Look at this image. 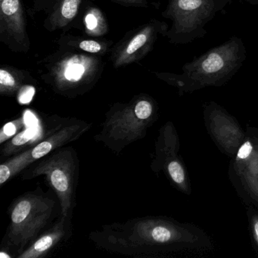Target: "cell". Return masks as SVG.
<instances>
[{
  "instance_id": "20",
  "label": "cell",
  "mask_w": 258,
  "mask_h": 258,
  "mask_svg": "<svg viewBox=\"0 0 258 258\" xmlns=\"http://www.w3.org/2000/svg\"><path fill=\"white\" fill-rule=\"evenodd\" d=\"M253 151V146L250 141H246L245 143L241 145V147L238 149L237 153V159L239 161H244L247 159Z\"/></svg>"
},
{
  "instance_id": "22",
  "label": "cell",
  "mask_w": 258,
  "mask_h": 258,
  "mask_svg": "<svg viewBox=\"0 0 258 258\" xmlns=\"http://www.w3.org/2000/svg\"><path fill=\"white\" fill-rule=\"evenodd\" d=\"M253 232L255 240L258 244V218H255L253 223Z\"/></svg>"
},
{
  "instance_id": "23",
  "label": "cell",
  "mask_w": 258,
  "mask_h": 258,
  "mask_svg": "<svg viewBox=\"0 0 258 258\" xmlns=\"http://www.w3.org/2000/svg\"><path fill=\"white\" fill-rule=\"evenodd\" d=\"M245 2L248 3L249 4L252 6H258V0H244Z\"/></svg>"
},
{
  "instance_id": "3",
  "label": "cell",
  "mask_w": 258,
  "mask_h": 258,
  "mask_svg": "<svg viewBox=\"0 0 258 258\" xmlns=\"http://www.w3.org/2000/svg\"><path fill=\"white\" fill-rule=\"evenodd\" d=\"M231 0H169L162 16L170 19L171 27L164 37L173 44H188L207 34L205 29Z\"/></svg>"
},
{
  "instance_id": "11",
  "label": "cell",
  "mask_w": 258,
  "mask_h": 258,
  "mask_svg": "<svg viewBox=\"0 0 258 258\" xmlns=\"http://www.w3.org/2000/svg\"><path fill=\"white\" fill-rule=\"evenodd\" d=\"M64 218H63L55 227L34 241V244H31L25 251L22 252L19 257L38 258L49 251L64 236Z\"/></svg>"
},
{
  "instance_id": "10",
  "label": "cell",
  "mask_w": 258,
  "mask_h": 258,
  "mask_svg": "<svg viewBox=\"0 0 258 258\" xmlns=\"http://www.w3.org/2000/svg\"><path fill=\"white\" fill-rule=\"evenodd\" d=\"M83 0H49V6L40 7L46 13L44 26L49 31L70 25L76 18Z\"/></svg>"
},
{
  "instance_id": "14",
  "label": "cell",
  "mask_w": 258,
  "mask_h": 258,
  "mask_svg": "<svg viewBox=\"0 0 258 258\" xmlns=\"http://www.w3.org/2000/svg\"><path fill=\"white\" fill-rule=\"evenodd\" d=\"M86 32L92 37H101L108 32V25L102 12L98 8H90L84 18Z\"/></svg>"
},
{
  "instance_id": "6",
  "label": "cell",
  "mask_w": 258,
  "mask_h": 258,
  "mask_svg": "<svg viewBox=\"0 0 258 258\" xmlns=\"http://www.w3.org/2000/svg\"><path fill=\"white\" fill-rule=\"evenodd\" d=\"M76 167L74 151L61 149L40 161L26 176L27 179L46 176L59 199L63 218L69 217L75 204Z\"/></svg>"
},
{
  "instance_id": "17",
  "label": "cell",
  "mask_w": 258,
  "mask_h": 258,
  "mask_svg": "<svg viewBox=\"0 0 258 258\" xmlns=\"http://www.w3.org/2000/svg\"><path fill=\"white\" fill-rule=\"evenodd\" d=\"M167 170L173 182L181 185L185 181V171L180 163L177 161H172L167 165Z\"/></svg>"
},
{
  "instance_id": "15",
  "label": "cell",
  "mask_w": 258,
  "mask_h": 258,
  "mask_svg": "<svg viewBox=\"0 0 258 258\" xmlns=\"http://www.w3.org/2000/svg\"><path fill=\"white\" fill-rule=\"evenodd\" d=\"M147 232L149 234L144 235L146 241L155 243H167L174 237L173 230L162 225L153 226L152 229H148Z\"/></svg>"
},
{
  "instance_id": "18",
  "label": "cell",
  "mask_w": 258,
  "mask_h": 258,
  "mask_svg": "<svg viewBox=\"0 0 258 258\" xmlns=\"http://www.w3.org/2000/svg\"><path fill=\"white\" fill-rule=\"evenodd\" d=\"M22 124V120H15V121L10 122L6 124L1 130V133H0V143L3 144L7 139L14 135Z\"/></svg>"
},
{
  "instance_id": "13",
  "label": "cell",
  "mask_w": 258,
  "mask_h": 258,
  "mask_svg": "<svg viewBox=\"0 0 258 258\" xmlns=\"http://www.w3.org/2000/svg\"><path fill=\"white\" fill-rule=\"evenodd\" d=\"M60 44L61 46H69V47L79 49L83 52L102 56L108 52L111 43L96 40H87V39L79 38V37H66L61 39Z\"/></svg>"
},
{
  "instance_id": "24",
  "label": "cell",
  "mask_w": 258,
  "mask_h": 258,
  "mask_svg": "<svg viewBox=\"0 0 258 258\" xmlns=\"http://www.w3.org/2000/svg\"><path fill=\"white\" fill-rule=\"evenodd\" d=\"M4 256H7V257H10V256H9V255H7V254H4V252H1V255H0V257L1 258H4Z\"/></svg>"
},
{
  "instance_id": "8",
  "label": "cell",
  "mask_w": 258,
  "mask_h": 258,
  "mask_svg": "<svg viewBox=\"0 0 258 258\" xmlns=\"http://www.w3.org/2000/svg\"><path fill=\"white\" fill-rule=\"evenodd\" d=\"M165 22L153 19L131 31L111 52V61L115 69L137 62L153 49L158 36H165L168 30Z\"/></svg>"
},
{
  "instance_id": "1",
  "label": "cell",
  "mask_w": 258,
  "mask_h": 258,
  "mask_svg": "<svg viewBox=\"0 0 258 258\" xmlns=\"http://www.w3.org/2000/svg\"><path fill=\"white\" fill-rule=\"evenodd\" d=\"M240 37H234L185 63L182 74H159L158 76L181 91H191L208 86H220L241 69L247 56Z\"/></svg>"
},
{
  "instance_id": "9",
  "label": "cell",
  "mask_w": 258,
  "mask_h": 258,
  "mask_svg": "<svg viewBox=\"0 0 258 258\" xmlns=\"http://www.w3.org/2000/svg\"><path fill=\"white\" fill-rule=\"evenodd\" d=\"M0 41L16 52H27L31 42L21 0H0Z\"/></svg>"
},
{
  "instance_id": "12",
  "label": "cell",
  "mask_w": 258,
  "mask_h": 258,
  "mask_svg": "<svg viewBox=\"0 0 258 258\" xmlns=\"http://www.w3.org/2000/svg\"><path fill=\"white\" fill-rule=\"evenodd\" d=\"M25 72L9 66L0 69V93L3 96H14L24 87Z\"/></svg>"
},
{
  "instance_id": "5",
  "label": "cell",
  "mask_w": 258,
  "mask_h": 258,
  "mask_svg": "<svg viewBox=\"0 0 258 258\" xmlns=\"http://www.w3.org/2000/svg\"><path fill=\"white\" fill-rule=\"evenodd\" d=\"M154 113L149 99L140 97L122 107L107 119L102 140L112 147H123L143 137Z\"/></svg>"
},
{
  "instance_id": "21",
  "label": "cell",
  "mask_w": 258,
  "mask_h": 258,
  "mask_svg": "<svg viewBox=\"0 0 258 258\" xmlns=\"http://www.w3.org/2000/svg\"><path fill=\"white\" fill-rule=\"evenodd\" d=\"M115 4L126 7H146V0H112Z\"/></svg>"
},
{
  "instance_id": "2",
  "label": "cell",
  "mask_w": 258,
  "mask_h": 258,
  "mask_svg": "<svg viewBox=\"0 0 258 258\" xmlns=\"http://www.w3.org/2000/svg\"><path fill=\"white\" fill-rule=\"evenodd\" d=\"M45 81L61 93H79L90 88L101 76L103 62L101 55L83 52L69 46L51 55L46 61Z\"/></svg>"
},
{
  "instance_id": "4",
  "label": "cell",
  "mask_w": 258,
  "mask_h": 258,
  "mask_svg": "<svg viewBox=\"0 0 258 258\" xmlns=\"http://www.w3.org/2000/svg\"><path fill=\"white\" fill-rule=\"evenodd\" d=\"M55 202L43 196L29 195L17 201L11 213L8 242L22 252L24 247L47 224Z\"/></svg>"
},
{
  "instance_id": "16",
  "label": "cell",
  "mask_w": 258,
  "mask_h": 258,
  "mask_svg": "<svg viewBox=\"0 0 258 258\" xmlns=\"http://www.w3.org/2000/svg\"><path fill=\"white\" fill-rule=\"evenodd\" d=\"M34 137V133L31 130H26L23 132L19 133L16 136L4 149V154L5 155H10L19 150V148L28 144Z\"/></svg>"
},
{
  "instance_id": "7",
  "label": "cell",
  "mask_w": 258,
  "mask_h": 258,
  "mask_svg": "<svg viewBox=\"0 0 258 258\" xmlns=\"http://www.w3.org/2000/svg\"><path fill=\"white\" fill-rule=\"evenodd\" d=\"M89 127L90 125L86 123L64 126L32 149L25 151L6 161L0 166V185H4L10 178L16 176L37 160L44 158L55 149L75 141L84 134Z\"/></svg>"
},
{
  "instance_id": "19",
  "label": "cell",
  "mask_w": 258,
  "mask_h": 258,
  "mask_svg": "<svg viewBox=\"0 0 258 258\" xmlns=\"http://www.w3.org/2000/svg\"><path fill=\"white\" fill-rule=\"evenodd\" d=\"M35 93L34 87L25 85L19 91V102L21 103L26 104L31 102L33 96Z\"/></svg>"
}]
</instances>
